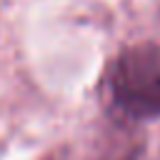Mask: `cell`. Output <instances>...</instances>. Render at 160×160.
Segmentation results:
<instances>
[{
    "mask_svg": "<svg viewBox=\"0 0 160 160\" xmlns=\"http://www.w3.org/2000/svg\"><path fill=\"white\" fill-rule=\"evenodd\" d=\"M108 100L130 120L160 118V42L125 48L108 72Z\"/></svg>",
    "mask_w": 160,
    "mask_h": 160,
    "instance_id": "1",
    "label": "cell"
}]
</instances>
